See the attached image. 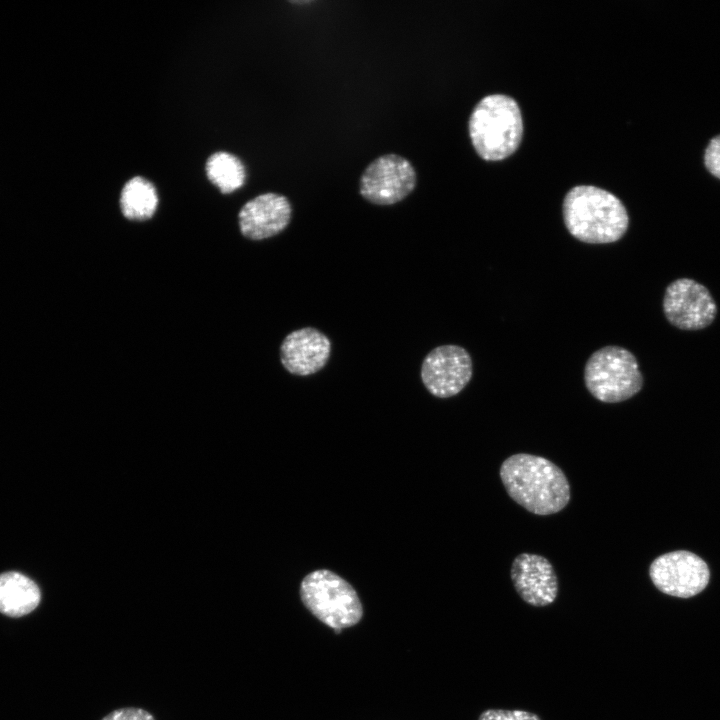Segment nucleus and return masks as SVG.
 <instances>
[{"instance_id": "f257e3e1", "label": "nucleus", "mask_w": 720, "mask_h": 720, "mask_svg": "<svg viewBox=\"0 0 720 720\" xmlns=\"http://www.w3.org/2000/svg\"><path fill=\"white\" fill-rule=\"evenodd\" d=\"M508 495L536 515L561 511L570 501V485L564 472L550 460L526 453L508 457L500 467Z\"/></svg>"}, {"instance_id": "f03ea898", "label": "nucleus", "mask_w": 720, "mask_h": 720, "mask_svg": "<svg viewBox=\"0 0 720 720\" xmlns=\"http://www.w3.org/2000/svg\"><path fill=\"white\" fill-rule=\"evenodd\" d=\"M562 213L568 232L588 244L616 242L629 226L628 212L621 200L592 185L571 188L564 197Z\"/></svg>"}, {"instance_id": "7ed1b4c3", "label": "nucleus", "mask_w": 720, "mask_h": 720, "mask_svg": "<svg viewBox=\"0 0 720 720\" xmlns=\"http://www.w3.org/2000/svg\"><path fill=\"white\" fill-rule=\"evenodd\" d=\"M468 129L473 147L481 158L502 160L513 154L521 142L520 108L508 95H487L473 108Z\"/></svg>"}, {"instance_id": "20e7f679", "label": "nucleus", "mask_w": 720, "mask_h": 720, "mask_svg": "<svg viewBox=\"0 0 720 720\" xmlns=\"http://www.w3.org/2000/svg\"><path fill=\"white\" fill-rule=\"evenodd\" d=\"M306 609L320 622L337 630L358 624L363 606L353 586L328 569H318L306 575L299 589Z\"/></svg>"}, {"instance_id": "39448f33", "label": "nucleus", "mask_w": 720, "mask_h": 720, "mask_svg": "<svg viewBox=\"0 0 720 720\" xmlns=\"http://www.w3.org/2000/svg\"><path fill=\"white\" fill-rule=\"evenodd\" d=\"M584 383L589 393L604 403L632 398L643 387V376L635 355L616 345L593 352L584 367Z\"/></svg>"}, {"instance_id": "423d86ee", "label": "nucleus", "mask_w": 720, "mask_h": 720, "mask_svg": "<svg viewBox=\"0 0 720 720\" xmlns=\"http://www.w3.org/2000/svg\"><path fill=\"white\" fill-rule=\"evenodd\" d=\"M417 173L405 157L387 153L378 156L364 169L359 193L367 202L389 206L404 200L415 189Z\"/></svg>"}, {"instance_id": "0eeeda50", "label": "nucleus", "mask_w": 720, "mask_h": 720, "mask_svg": "<svg viewBox=\"0 0 720 720\" xmlns=\"http://www.w3.org/2000/svg\"><path fill=\"white\" fill-rule=\"evenodd\" d=\"M649 576L654 586L664 594L691 598L708 585L710 571L698 555L677 550L658 556L650 565Z\"/></svg>"}, {"instance_id": "6e6552de", "label": "nucleus", "mask_w": 720, "mask_h": 720, "mask_svg": "<svg viewBox=\"0 0 720 720\" xmlns=\"http://www.w3.org/2000/svg\"><path fill=\"white\" fill-rule=\"evenodd\" d=\"M663 312L668 322L681 330H701L712 324L717 305L710 291L691 278H679L665 289Z\"/></svg>"}, {"instance_id": "1a4fd4ad", "label": "nucleus", "mask_w": 720, "mask_h": 720, "mask_svg": "<svg viewBox=\"0 0 720 720\" xmlns=\"http://www.w3.org/2000/svg\"><path fill=\"white\" fill-rule=\"evenodd\" d=\"M473 363L462 346L444 344L433 348L424 357L420 377L427 391L437 398L459 394L470 382Z\"/></svg>"}, {"instance_id": "9d476101", "label": "nucleus", "mask_w": 720, "mask_h": 720, "mask_svg": "<svg viewBox=\"0 0 720 720\" xmlns=\"http://www.w3.org/2000/svg\"><path fill=\"white\" fill-rule=\"evenodd\" d=\"M329 337L315 327L293 330L280 345V361L295 376H310L322 370L331 355Z\"/></svg>"}, {"instance_id": "9b49d317", "label": "nucleus", "mask_w": 720, "mask_h": 720, "mask_svg": "<svg viewBox=\"0 0 720 720\" xmlns=\"http://www.w3.org/2000/svg\"><path fill=\"white\" fill-rule=\"evenodd\" d=\"M511 580L521 599L534 607L548 606L558 595V579L552 564L537 554L516 556L511 565Z\"/></svg>"}, {"instance_id": "f8f14e48", "label": "nucleus", "mask_w": 720, "mask_h": 720, "mask_svg": "<svg viewBox=\"0 0 720 720\" xmlns=\"http://www.w3.org/2000/svg\"><path fill=\"white\" fill-rule=\"evenodd\" d=\"M292 217L289 199L267 192L246 202L239 212V228L251 240H265L284 231Z\"/></svg>"}, {"instance_id": "ddd939ff", "label": "nucleus", "mask_w": 720, "mask_h": 720, "mask_svg": "<svg viewBox=\"0 0 720 720\" xmlns=\"http://www.w3.org/2000/svg\"><path fill=\"white\" fill-rule=\"evenodd\" d=\"M37 584L18 572L0 575V613L9 617H22L31 613L40 603Z\"/></svg>"}, {"instance_id": "4468645a", "label": "nucleus", "mask_w": 720, "mask_h": 720, "mask_svg": "<svg viewBox=\"0 0 720 720\" xmlns=\"http://www.w3.org/2000/svg\"><path fill=\"white\" fill-rule=\"evenodd\" d=\"M157 206V191L148 180L136 176L124 185L120 195V208L127 219L147 220L154 215Z\"/></svg>"}, {"instance_id": "2eb2a0df", "label": "nucleus", "mask_w": 720, "mask_h": 720, "mask_svg": "<svg viewBox=\"0 0 720 720\" xmlns=\"http://www.w3.org/2000/svg\"><path fill=\"white\" fill-rule=\"evenodd\" d=\"M208 179L222 193H231L239 189L245 182V167L236 156L227 152H216L206 162Z\"/></svg>"}, {"instance_id": "dca6fc26", "label": "nucleus", "mask_w": 720, "mask_h": 720, "mask_svg": "<svg viewBox=\"0 0 720 720\" xmlns=\"http://www.w3.org/2000/svg\"><path fill=\"white\" fill-rule=\"evenodd\" d=\"M478 720H542L536 713L526 710L486 709Z\"/></svg>"}, {"instance_id": "f3484780", "label": "nucleus", "mask_w": 720, "mask_h": 720, "mask_svg": "<svg viewBox=\"0 0 720 720\" xmlns=\"http://www.w3.org/2000/svg\"><path fill=\"white\" fill-rule=\"evenodd\" d=\"M101 720H155L147 710L138 707H124L111 711Z\"/></svg>"}, {"instance_id": "a211bd4d", "label": "nucleus", "mask_w": 720, "mask_h": 720, "mask_svg": "<svg viewBox=\"0 0 720 720\" xmlns=\"http://www.w3.org/2000/svg\"><path fill=\"white\" fill-rule=\"evenodd\" d=\"M704 161L710 173L720 178V135L710 141L705 151Z\"/></svg>"}]
</instances>
